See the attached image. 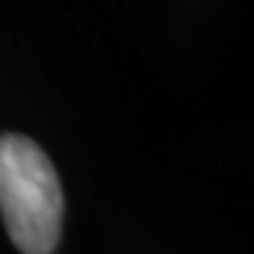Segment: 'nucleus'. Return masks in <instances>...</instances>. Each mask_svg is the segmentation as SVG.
<instances>
[{"label": "nucleus", "instance_id": "obj_1", "mask_svg": "<svg viewBox=\"0 0 254 254\" xmlns=\"http://www.w3.org/2000/svg\"><path fill=\"white\" fill-rule=\"evenodd\" d=\"M0 215L23 254H51L63 229V187L48 155L26 136H0Z\"/></svg>", "mask_w": 254, "mask_h": 254}]
</instances>
